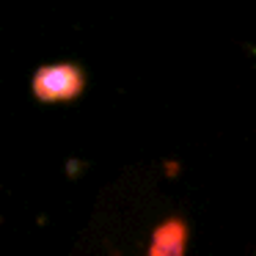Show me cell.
I'll return each mask as SVG.
<instances>
[{
  "mask_svg": "<svg viewBox=\"0 0 256 256\" xmlns=\"http://www.w3.org/2000/svg\"><path fill=\"white\" fill-rule=\"evenodd\" d=\"M184 242H188V226L171 218L154 228L149 256H184Z\"/></svg>",
  "mask_w": 256,
  "mask_h": 256,
  "instance_id": "7a4b0ae2",
  "label": "cell"
},
{
  "mask_svg": "<svg viewBox=\"0 0 256 256\" xmlns=\"http://www.w3.org/2000/svg\"><path fill=\"white\" fill-rule=\"evenodd\" d=\"M30 88L39 102H69L83 94L86 74L74 64H47L36 69Z\"/></svg>",
  "mask_w": 256,
  "mask_h": 256,
  "instance_id": "6da1fadb",
  "label": "cell"
}]
</instances>
